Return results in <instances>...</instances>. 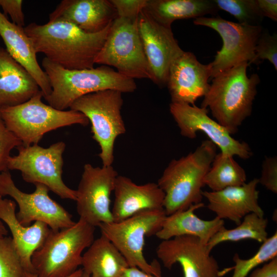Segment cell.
Listing matches in <instances>:
<instances>
[{"label": "cell", "mask_w": 277, "mask_h": 277, "mask_svg": "<svg viewBox=\"0 0 277 277\" xmlns=\"http://www.w3.org/2000/svg\"><path fill=\"white\" fill-rule=\"evenodd\" d=\"M115 7L117 17L136 19L144 9L147 0H110Z\"/></svg>", "instance_id": "e575fe53"}, {"label": "cell", "mask_w": 277, "mask_h": 277, "mask_svg": "<svg viewBox=\"0 0 277 277\" xmlns=\"http://www.w3.org/2000/svg\"><path fill=\"white\" fill-rule=\"evenodd\" d=\"M40 90L26 102L0 108L7 128L23 146L38 144L47 132L58 128L78 124L87 126L89 121L83 113L71 109L60 110L43 103Z\"/></svg>", "instance_id": "8992f818"}, {"label": "cell", "mask_w": 277, "mask_h": 277, "mask_svg": "<svg viewBox=\"0 0 277 277\" xmlns=\"http://www.w3.org/2000/svg\"><path fill=\"white\" fill-rule=\"evenodd\" d=\"M34 185L33 192H24L15 185L8 170L0 173V198L9 196L13 199L18 206L16 215L21 224L27 226L32 222H42L55 231L75 224L72 215L50 197L47 187Z\"/></svg>", "instance_id": "7c38bea8"}, {"label": "cell", "mask_w": 277, "mask_h": 277, "mask_svg": "<svg viewBox=\"0 0 277 277\" xmlns=\"http://www.w3.org/2000/svg\"><path fill=\"white\" fill-rule=\"evenodd\" d=\"M122 92L114 90L100 91L75 101L69 109L83 113L91 125L92 138L98 144L103 166H112L116 138L126 132L121 115Z\"/></svg>", "instance_id": "ba28073f"}, {"label": "cell", "mask_w": 277, "mask_h": 277, "mask_svg": "<svg viewBox=\"0 0 277 277\" xmlns=\"http://www.w3.org/2000/svg\"><path fill=\"white\" fill-rule=\"evenodd\" d=\"M137 19L117 17L112 22L95 64L113 67L121 74L133 80H152Z\"/></svg>", "instance_id": "9c48e42d"}, {"label": "cell", "mask_w": 277, "mask_h": 277, "mask_svg": "<svg viewBox=\"0 0 277 277\" xmlns=\"http://www.w3.org/2000/svg\"><path fill=\"white\" fill-rule=\"evenodd\" d=\"M39 91L32 75L0 47V108L24 103Z\"/></svg>", "instance_id": "603a6c76"}, {"label": "cell", "mask_w": 277, "mask_h": 277, "mask_svg": "<svg viewBox=\"0 0 277 277\" xmlns=\"http://www.w3.org/2000/svg\"><path fill=\"white\" fill-rule=\"evenodd\" d=\"M121 277H163L154 275L138 269L135 267H127L123 273Z\"/></svg>", "instance_id": "f35d334b"}, {"label": "cell", "mask_w": 277, "mask_h": 277, "mask_svg": "<svg viewBox=\"0 0 277 277\" xmlns=\"http://www.w3.org/2000/svg\"><path fill=\"white\" fill-rule=\"evenodd\" d=\"M25 272L12 238L0 237V277H23Z\"/></svg>", "instance_id": "4dcf8cb0"}, {"label": "cell", "mask_w": 277, "mask_h": 277, "mask_svg": "<svg viewBox=\"0 0 277 277\" xmlns=\"http://www.w3.org/2000/svg\"><path fill=\"white\" fill-rule=\"evenodd\" d=\"M268 220L264 216L251 213L246 215L238 226L233 229L223 227L210 240L206 245L211 251L218 244L226 242H239L253 240L263 243L268 238Z\"/></svg>", "instance_id": "4316f807"}, {"label": "cell", "mask_w": 277, "mask_h": 277, "mask_svg": "<svg viewBox=\"0 0 277 277\" xmlns=\"http://www.w3.org/2000/svg\"><path fill=\"white\" fill-rule=\"evenodd\" d=\"M210 77L209 64H203L192 52L183 51L173 61L168 72L166 86L171 103L195 105L208 92Z\"/></svg>", "instance_id": "e0dca14e"}, {"label": "cell", "mask_w": 277, "mask_h": 277, "mask_svg": "<svg viewBox=\"0 0 277 277\" xmlns=\"http://www.w3.org/2000/svg\"><path fill=\"white\" fill-rule=\"evenodd\" d=\"M111 208L114 222L125 220L146 210L163 209L165 194L157 183L137 185L130 178L117 175Z\"/></svg>", "instance_id": "d6986e66"}, {"label": "cell", "mask_w": 277, "mask_h": 277, "mask_svg": "<svg viewBox=\"0 0 277 277\" xmlns=\"http://www.w3.org/2000/svg\"><path fill=\"white\" fill-rule=\"evenodd\" d=\"M137 25L151 81L160 87L165 86L171 64L183 50L172 29L158 24L144 10L138 15Z\"/></svg>", "instance_id": "2e32d148"}, {"label": "cell", "mask_w": 277, "mask_h": 277, "mask_svg": "<svg viewBox=\"0 0 277 277\" xmlns=\"http://www.w3.org/2000/svg\"><path fill=\"white\" fill-rule=\"evenodd\" d=\"M83 271L82 268H78L76 271L67 277H83ZM23 277H38L34 273L25 271Z\"/></svg>", "instance_id": "ab89813d"}, {"label": "cell", "mask_w": 277, "mask_h": 277, "mask_svg": "<svg viewBox=\"0 0 277 277\" xmlns=\"http://www.w3.org/2000/svg\"><path fill=\"white\" fill-rule=\"evenodd\" d=\"M248 66L243 63L213 77L201 104V107L209 108L216 121L231 135L251 115L260 82L256 73L247 75Z\"/></svg>", "instance_id": "3957f363"}, {"label": "cell", "mask_w": 277, "mask_h": 277, "mask_svg": "<svg viewBox=\"0 0 277 277\" xmlns=\"http://www.w3.org/2000/svg\"><path fill=\"white\" fill-rule=\"evenodd\" d=\"M65 147L62 141L47 148L21 145L17 148V154L8 159L7 169L18 170L25 182L43 184L61 199L75 201L76 190L68 187L62 177Z\"/></svg>", "instance_id": "30bf717a"}, {"label": "cell", "mask_w": 277, "mask_h": 277, "mask_svg": "<svg viewBox=\"0 0 277 277\" xmlns=\"http://www.w3.org/2000/svg\"><path fill=\"white\" fill-rule=\"evenodd\" d=\"M219 10L233 15L239 23L261 26L264 17L260 13L255 0H213Z\"/></svg>", "instance_id": "f546056e"}, {"label": "cell", "mask_w": 277, "mask_h": 277, "mask_svg": "<svg viewBox=\"0 0 277 277\" xmlns=\"http://www.w3.org/2000/svg\"><path fill=\"white\" fill-rule=\"evenodd\" d=\"M216 154V146L206 140L193 152L169 163L157 183L165 194L167 215L202 202L204 180Z\"/></svg>", "instance_id": "277c9868"}, {"label": "cell", "mask_w": 277, "mask_h": 277, "mask_svg": "<svg viewBox=\"0 0 277 277\" xmlns=\"http://www.w3.org/2000/svg\"><path fill=\"white\" fill-rule=\"evenodd\" d=\"M167 215L164 209L138 212L120 222L98 226L101 234L108 238L126 259L129 267L161 276L159 263H150L144 255L145 238L155 235L161 229Z\"/></svg>", "instance_id": "52a82bcc"}, {"label": "cell", "mask_w": 277, "mask_h": 277, "mask_svg": "<svg viewBox=\"0 0 277 277\" xmlns=\"http://www.w3.org/2000/svg\"><path fill=\"white\" fill-rule=\"evenodd\" d=\"M249 277H277V257L254 269Z\"/></svg>", "instance_id": "74e56055"}, {"label": "cell", "mask_w": 277, "mask_h": 277, "mask_svg": "<svg viewBox=\"0 0 277 277\" xmlns=\"http://www.w3.org/2000/svg\"><path fill=\"white\" fill-rule=\"evenodd\" d=\"M22 0H0V8L3 14L7 16L8 14L12 22L21 27L25 25V17L23 11Z\"/></svg>", "instance_id": "d590c367"}, {"label": "cell", "mask_w": 277, "mask_h": 277, "mask_svg": "<svg viewBox=\"0 0 277 277\" xmlns=\"http://www.w3.org/2000/svg\"><path fill=\"white\" fill-rule=\"evenodd\" d=\"M112 23L96 33L86 32L72 24L59 21L44 25L32 23L24 28L36 53H43L65 69L80 70L94 67Z\"/></svg>", "instance_id": "6da1fadb"}, {"label": "cell", "mask_w": 277, "mask_h": 277, "mask_svg": "<svg viewBox=\"0 0 277 277\" xmlns=\"http://www.w3.org/2000/svg\"><path fill=\"white\" fill-rule=\"evenodd\" d=\"M169 110L182 136L193 139L196 137L197 132L201 131L224 154L236 155L243 160L252 156L248 144L232 137L226 128L208 116L207 108L195 105L171 103Z\"/></svg>", "instance_id": "5bb4252c"}, {"label": "cell", "mask_w": 277, "mask_h": 277, "mask_svg": "<svg viewBox=\"0 0 277 277\" xmlns=\"http://www.w3.org/2000/svg\"><path fill=\"white\" fill-rule=\"evenodd\" d=\"M204 207L202 202L188 209L167 215L155 236L162 240L183 235L193 236L207 245L212 237L224 226V220L217 217L211 220L199 218L194 211Z\"/></svg>", "instance_id": "cb8c5ba5"}, {"label": "cell", "mask_w": 277, "mask_h": 277, "mask_svg": "<svg viewBox=\"0 0 277 277\" xmlns=\"http://www.w3.org/2000/svg\"><path fill=\"white\" fill-rule=\"evenodd\" d=\"M95 227L80 219L58 230L51 229L42 245L31 257L38 277H67L82 265L83 251L94 240Z\"/></svg>", "instance_id": "5b68a950"}, {"label": "cell", "mask_w": 277, "mask_h": 277, "mask_svg": "<svg viewBox=\"0 0 277 277\" xmlns=\"http://www.w3.org/2000/svg\"><path fill=\"white\" fill-rule=\"evenodd\" d=\"M81 266L90 277H121L129 267L119 250L103 234L83 253Z\"/></svg>", "instance_id": "484cf974"}, {"label": "cell", "mask_w": 277, "mask_h": 277, "mask_svg": "<svg viewBox=\"0 0 277 277\" xmlns=\"http://www.w3.org/2000/svg\"><path fill=\"white\" fill-rule=\"evenodd\" d=\"M196 25L210 28L223 41L220 50L209 63L212 78L244 62L254 63L255 47L263 30L262 26H251L225 20L219 16L200 17L193 21Z\"/></svg>", "instance_id": "8fae6325"}, {"label": "cell", "mask_w": 277, "mask_h": 277, "mask_svg": "<svg viewBox=\"0 0 277 277\" xmlns=\"http://www.w3.org/2000/svg\"><path fill=\"white\" fill-rule=\"evenodd\" d=\"M42 66L51 87V93L45 99L49 105L60 110L69 109L77 99L91 93L106 90L131 93L136 89L134 80L107 66L69 70L45 57Z\"/></svg>", "instance_id": "7a4b0ae2"}, {"label": "cell", "mask_w": 277, "mask_h": 277, "mask_svg": "<svg viewBox=\"0 0 277 277\" xmlns=\"http://www.w3.org/2000/svg\"><path fill=\"white\" fill-rule=\"evenodd\" d=\"M143 10L158 24L169 29L176 20L215 15L219 10L213 0H147Z\"/></svg>", "instance_id": "d4e9b609"}, {"label": "cell", "mask_w": 277, "mask_h": 277, "mask_svg": "<svg viewBox=\"0 0 277 277\" xmlns=\"http://www.w3.org/2000/svg\"><path fill=\"white\" fill-rule=\"evenodd\" d=\"M259 183L267 190L277 193V158L266 157L262 164L261 175Z\"/></svg>", "instance_id": "836d02e7"}, {"label": "cell", "mask_w": 277, "mask_h": 277, "mask_svg": "<svg viewBox=\"0 0 277 277\" xmlns=\"http://www.w3.org/2000/svg\"><path fill=\"white\" fill-rule=\"evenodd\" d=\"M117 17L110 0H63L49 14V22H66L86 32L96 33Z\"/></svg>", "instance_id": "ffe728a7"}, {"label": "cell", "mask_w": 277, "mask_h": 277, "mask_svg": "<svg viewBox=\"0 0 277 277\" xmlns=\"http://www.w3.org/2000/svg\"><path fill=\"white\" fill-rule=\"evenodd\" d=\"M265 60L269 61L277 70V34L274 32L271 35L263 29L255 47L254 64Z\"/></svg>", "instance_id": "1f68e13d"}, {"label": "cell", "mask_w": 277, "mask_h": 277, "mask_svg": "<svg viewBox=\"0 0 277 277\" xmlns=\"http://www.w3.org/2000/svg\"><path fill=\"white\" fill-rule=\"evenodd\" d=\"M118 174L112 166L94 167L86 164L76 192V211L81 219L94 227L113 221L111 194Z\"/></svg>", "instance_id": "4fadbf2b"}, {"label": "cell", "mask_w": 277, "mask_h": 277, "mask_svg": "<svg viewBox=\"0 0 277 277\" xmlns=\"http://www.w3.org/2000/svg\"><path fill=\"white\" fill-rule=\"evenodd\" d=\"M156 254L167 269L179 264L183 277H221L217 261L206 245L195 236L183 235L162 240Z\"/></svg>", "instance_id": "9a60e30c"}, {"label": "cell", "mask_w": 277, "mask_h": 277, "mask_svg": "<svg viewBox=\"0 0 277 277\" xmlns=\"http://www.w3.org/2000/svg\"><path fill=\"white\" fill-rule=\"evenodd\" d=\"M259 183L258 179L254 178L241 186L217 191H202V194L208 201V208L216 217L229 220L238 225L249 213L264 216V212L258 202L259 191L256 187Z\"/></svg>", "instance_id": "ac0fdd59"}, {"label": "cell", "mask_w": 277, "mask_h": 277, "mask_svg": "<svg viewBox=\"0 0 277 277\" xmlns=\"http://www.w3.org/2000/svg\"><path fill=\"white\" fill-rule=\"evenodd\" d=\"M8 231L6 228L3 222L0 220V237L7 236Z\"/></svg>", "instance_id": "60d3db41"}, {"label": "cell", "mask_w": 277, "mask_h": 277, "mask_svg": "<svg viewBox=\"0 0 277 277\" xmlns=\"http://www.w3.org/2000/svg\"><path fill=\"white\" fill-rule=\"evenodd\" d=\"M245 170L233 159V156L216 154L204 180V185L212 191L241 186L246 183Z\"/></svg>", "instance_id": "83f0119b"}, {"label": "cell", "mask_w": 277, "mask_h": 277, "mask_svg": "<svg viewBox=\"0 0 277 277\" xmlns=\"http://www.w3.org/2000/svg\"><path fill=\"white\" fill-rule=\"evenodd\" d=\"M258 8L264 17H267L274 22L277 21L276 0H255Z\"/></svg>", "instance_id": "8d00e7d4"}, {"label": "cell", "mask_w": 277, "mask_h": 277, "mask_svg": "<svg viewBox=\"0 0 277 277\" xmlns=\"http://www.w3.org/2000/svg\"><path fill=\"white\" fill-rule=\"evenodd\" d=\"M24 28L9 21L0 10V36L6 50L32 75L45 98L51 93V87L47 74L37 61L32 41Z\"/></svg>", "instance_id": "7402d4cb"}, {"label": "cell", "mask_w": 277, "mask_h": 277, "mask_svg": "<svg viewBox=\"0 0 277 277\" xmlns=\"http://www.w3.org/2000/svg\"><path fill=\"white\" fill-rule=\"evenodd\" d=\"M22 145L21 141L6 126L0 113V173L7 169L10 152Z\"/></svg>", "instance_id": "d6a6232c"}, {"label": "cell", "mask_w": 277, "mask_h": 277, "mask_svg": "<svg viewBox=\"0 0 277 277\" xmlns=\"http://www.w3.org/2000/svg\"><path fill=\"white\" fill-rule=\"evenodd\" d=\"M83 277H90V276L83 272Z\"/></svg>", "instance_id": "b9f144b4"}, {"label": "cell", "mask_w": 277, "mask_h": 277, "mask_svg": "<svg viewBox=\"0 0 277 277\" xmlns=\"http://www.w3.org/2000/svg\"><path fill=\"white\" fill-rule=\"evenodd\" d=\"M276 256L277 232L275 231L262 243L258 251L250 258L243 259L235 253L233 257L234 266L220 271V276L233 270L231 277H246L259 266L276 258Z\"/></svg>", "instance_id": "f1b7e54d"}, {"label": "cell", "mask_w": 277, "mask_h": 277, "mask_svg": "<svg viewBox=\"0 0 277 277\" xmlns=\"http://www.w3.org/2000/svg\"><path fill=\"white\" fill-rule=\"evenodd\" d=\"M16 207L13 200L0 198V220L10 230L25 271L34 273L31 257L42 245L51 229L42 222H35L27 226L23 225L17 219Z\"/></svg>", "instance_id": "44dd1931"}]
</instances>
